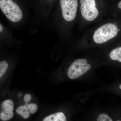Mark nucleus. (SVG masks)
I'll use <instances>...</instances> for the list:
<instances>
[{"mask_svg": "<svg viewBox=\"0 0 121 121\" xmlns=\"http://www.w3.org/2000/svg\"><path fill=\"white\" fill-rule=\"evenodd\" d=\"M119 121V120H118V121Z\"/></svg>", "mask_w": 121, "mask_h": 121, "instance_id": "a211bd4d", "label": "nucleus"}, {"mask_svg": "<svg viewBox=\"0 0 121 121\" xmlns=\"http://www.w3.org/2000/svg\"><path fill=\"white\" fill-rule=\"evenodd\" d=\"M119 88H120V89H121V84H120V85H119Z\"/></svg>", "mask_w": 121, "mask_h": 121, "instance_id": "f3484780", "label": "nucleus"}, {"mask_svg": "<svg viewBox=\"0 0 121 121\" xmlns=\"http://www.w3.org/2000/svg\"><path fill=\"white\" fill-rule=\"evenodd\" d=\"M43 121H67L64 113L58 112L45 117Z\"/></svg>", "mask_w": 121, "mask_h": 121, "instance_id": "0eeeda50", "label": "nucleus"}, {"mask_svg": "<svg viewBox=\"0 0 121 121\" xmlns=\"http://www.w3.org/2000/svg\"><path fill=\"white\" fill-rule=\"evenodd\" d=\"M81 13L84 19L88 21L95 20L99 14L95 0H80Z\"/></svg>", "mask_w": 121, "mask_h": 121, "instance_id": "20e7f679", "label": "nucleus"}, {"mask_svg": "<svg viewBox=\"0 0 121 121\" xmlns=\"http://www.w3.org/2000/svg\"><path fill=\"white\" fill-rule=\"evenodd\" d=\"M8 64L6 61L2 60L0 62V78H1L7 71Z\"/></svg>", "mask_w": 121, "mask_h": 121, "instance_id": "9d476101", "label": "nucleus"}, {"mask_svg": "<svg viewBox=\"0 0 121 121\" xmlns=\"http://www.w3.org/2000/svg\"><path fill=\"white\" fill-rule=\"evenodd\" d=\"M60 3L63 17L65 20L68 22L73 20L77 13L78 0H60Z\"/></svg>", "mask_w": 121, "mask_h": 121, "instance_id": "39448f33", "label": "nucleus"}, {"mask_svg": "<svg viewBox=\"0 0 121 121\" xmlns=\"http://www.w3.org/2000/svg\"><path fill=\"white\" fill-rule=\"evenodd\" d=\"M14 104L11 99L5 100L1 104L0 118L1 121H8L12 118L14 115L13 111Z\"/></svg>", "mask_w": 121, "mask_h": 121, "instance_id": "423d86ee", "label": "nucleus"}, {"mask_svg": "<svg viewBox=\"0 0 121 121\" xmlns=\"http://www.w3.org/2000/svg\"><path fill=\"white\" fill-rule=\"evenodd\" d=\"M111 59L114 60H118L121 62V47H118L112 50L109 54Z\"/></svg>", "mask_w": 121, "mask_h": 121, "instance_id": "1a4fd4ad", "label": "nucleus"}, {"mask_svg": "<svg viewBox=\"0 0 121 121\" xmlns=\"http://www.w3.org/2000/svg\"><path fill=\"white\" fill-rule=\"evenodd\" d=\"M0 8L7 18L12 22H19L23 17L21 9L12 0H0Z\"/></svg>", "mask_w": 121, "mask_h": 121, "instance_id": "f257e3e1", "label": "nucleus"}, {"mask_svg": "<svg viewBox=\"0 0 121 121\" xmlns=\"http://www.w3.org/2000/svg\"></svg>", "mask_w": 121, "mask_h": 121, "instance_id": "6ab92c4d", "label": "nucleus"}, {"mask_svg": "<svg viewBox=\"0 0 121 121\" xmlns=\"http://www.w3.org/2000/svg\"><path fill=\"white\" fill-rule=\"evenodd\" d=\"M31 99V96L29 94H27L24 96V99L25 103H28Z\"/></svg>", "mask_w": 121, "mask_h": 121, "instance_id": "ddd939ff", "label": "nucleus"}, {"mask_svg": "<svg viewBox=\"0 0 121 121\" xmlns=\"http://www.w3.org/2000/svg\"><path fill=\"white\" fill-rule=\"evenodd\" d=\"M118 32V29L114 24H106L95 30L93 35V39L96 43H103L115 37Z\"/></svg>", "mask_w": 121, "mask_h": 121, "instance_id": "f03ea898", "label": "nucleus"}, {"mask_svg": "<svg viewBox=\"0 0 121 121\" xmlns=\"http://www.w3.org/2000/svg\"><path fill=\"white\" fill-rule=\"evenodd\" d=\"M118 7L119 9H121V1L119 2V4H118Z\"/></svg>", "mask_w": 121, "mask_h": 121, "instance_id": "2eb2a0df", "label": "nucleus"}, {"mask_svg": "<svg viewBox=\"0 0 121 121\" xmlns=\"http://www.w3.org/2000/svg\"><path fill=\"white\" fill-rule=\"evenodd\" d=\"M3 26H2V25H1V24H0V31L1 32L2 31V30H3Z\"/></svg>", "mask_w": 121, "mask_h": 121, "instance_id": "4468645a", "label": "nucleus"}, {"mask_svg": "<svg viewBox=\"0 0 121 121\" xmlns=\"http://www.w3.org/2000/svg\"><path fill=\"white\" fill-rule=\"evenodd\" d=\"M97 121H113L110 117L106 114L99 115L98 117Z\"/></svg>", "mask_w": 121, "mask_h": 121, "instance_id": "f8f14e48", "label": "nucleus"}, {"mask_svg": "<svg viewBox=\"0 0 121 121\" xmlns=\"http://www.w3.org/2000/svg\"><path fill=\"white\" fill-rule=\"evenodd\" d=\"M16 111L17 114L20 115L24 119H28L30 117V112L26 104L18 107Z\"/></svg>", "mask_w": 121, "mask_h": 121, "instance_id": "6e6552de", "label": "nucleus"}, {"mask_svg": "<svg viewBox=\"0 0 121 121\" xmlns=\"http://www.w3.org/2000/svg\"><path fill=\"white\" fill-rule=\"evenodd\" d=\"M27 104L28 108L29 111L30 113L35 114L36 112L38 109V106L36 104L34 103H25Z\"/></svg>", "mask_w": 121, "mask_h": 121, "instance_id": "9b49d317", "label": "nucleus"}, {"mask_svg": "<svg viewBox=\"0 0 121 121\" xmlns=\"http://www.w3.org/2000/svg\"><path fill=\"white\" fill-rule=\"evenodd\" d=\"M22 95V94L21 93H19V94H18V96H19V97H21Z\"/></svg>", "mask_w": 121, "mask_h": 121, "instance_id": "dca6fc26", "label": "nucleus"}, {"mask_svg": "<svg viewBox=\"0 0 121 121\" xmlns=\"http://www.w3.org/2000/svg\"><path fill=\"white\" fill-rule=\"evenodd\" d=\"M91 65L87 63L86 59H78L75 60L70 66L68 71V77L75 79L80 77L90 70Z\"/></svg>", "mask_w": 121, "mask_h": 121, "instance_id": "7ed1b4c3", "label": "nucleus"}]
</instances>
